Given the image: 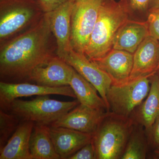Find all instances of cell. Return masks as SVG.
Listing matches in <instances>:
<instances>
[{
    "label": "cell",
    "mask_w": 159,
    "mask_h": 159,
    "mask_svg": "<svg viewBox=\"0 0 159 159\" xmlns=\"http://www.w3.org/2000/svg\"><path fill=\"white\" fill-rule=\"evenodd\" d=\"M51 32L47 12L34 27L3 46L0 52L2 81L29 80L33 70L52 56L48 51Z\"/></svg>",
    "instance_id": "cell-1"
},
{
    "label": "cell",
    "mask_w": 159,
    "mask_h": 159,
    "mask_svg": "<svg viewBox=\"0 0 159 159\" xmlns=\"http://www.w3.org/2000/svg\"><path fill=\"white\" fill-rule=\"evenodd\" d=\"M128 17V10L125 5L114 0H104L84 52L89 59H99L112 49L115 35Z\"/></svg>",
    "instance_id": "cell-2"
},
{
    "label": "cell",
    "mask_w": 159,
    "mask_h": 159,
    "mask_svg": "<svg viewBox=\"0 0 159 159\" xmlns=\"http://www.w3.org/2000/svg\"><path fill=\"white\" fill-rule=\"evenodd\" d=\"M134 122L132 119L107 112L92 134L96 159H121Z\"/></svg>",
    "instance_id": "cell-3"
},
{
    "label": "cell",
    "mask_w": 159,
    "mask_h": 159,
    "mask_svg": "<svg viewBox=\"0 0 159 159\" xmlns=\"http://www.w3.org/2000/svg\"><path fill=\"white\" fill-rule=\"evenodd\" d=\"M79 103L78 100L59 101L51 99L48 95H43L30 100L15 99L8 112L17 117L21 122L51 125Z\"/></svg>",
    "instance_id": "cell-4"
},
{
    "label": "cell",
    "mask_w": 159,
    "mask_h": 159,
    "mask_svg": "<svg viewBox=\"0 0 159 159\" xmlns=\"http://www.w3.org/2000/svg\"><path fill=\"white\" fill-rule=\"evenodd\" d=\"M150 84L149 77H142L120 85L112 84L107 95L108 111L129 118L148 96Z\"/></svg>",
    "instance_id": "cell-5"
},
{
    "label": "cell",
    "mask_w": 159,
    "mask_h": 159,
    "mask_svg": "<svg viewBox=\"0 0 159 159\" xmlns=\"http://www.w3.org/2000/svg\"><path fill=\"white\" fill-rule=\"evenodd\" d=\"M104 0H75L71 15L70 42L84 54Z\"/></svg>",
    "instance_id": "cell-6"
},
{
    "label": "cell",
    "mask_w": 159,
    "mask_h": 159,
    "mask_svg": "<svg viewBox=\"0 0 159 159\" xmlns=\"http://www.w3.org/2000/svg\"><path fill=\"white\" fill-rule=\"evenodd\" d=\"M33 4L29 0H4L1 2V40L19 31L34 18L35 11Z\"/></svg>",
    "instance_id": "cell-7"
},
{
    "label": "cell",
    "mask_w": 159,
    "mask_h": 159,
    "mask_svg": "<svg viewBox=\"0 0 159 159\" xmlns=\"http://www.w3.org/2000/svg\"><path fill=\"white\" fill-rule=\"evenodd\" d=\"M58 95L76 98L70 86L49 87L29 83L0 82V110L8 111L11 102L20 97Z\"/></svg>",
    "instance_id": "cell-8"
},
{
    "label": "cell",
    "mask_w": 159,
    "mask_h": 159,
    "mask_svg": "<svg viewBox=\"0 0 159 159\" xmlns=\"http://www.w3.org/2000/svg\"><path fill=\"white\" fill-rule=\"evenodd\" d=\"M62 59L96 89L105 102L108 111L107 95L112 85L111 80L108 75L84 53L77 52L73 48Z\"/></svg>",
    "instance_id": "cell-9"
},
{
    "label": "cell",
    "mask_w": 159,
    "mask_h": 159,
    "mask_svg": "<svg viewBox=\"0 0 159 159\" xmlns=\"http://www.w3.org/2000/svg\"><path fill=\"white\" fill-rule=\"evenodd\" d=\"M74 69L58 56H51L33 70L29 80L49 87L70 86Z\"/></svg>",
    "instance_id": "cell-10"
},
{
    "label": "cell",
    "mask_w": 159,
    "mask_h": 159,
    "mask_svg": "<svg viewBox=\"0 0 159 159\" xmlns=\"http://www.w3.org/2000/svg\"><path fill=\"white\" fill-rule=\"evenodd\" d=\"M107 112L79 103L51 125L66 127L93 134L97 130Z\"/></svg>",
    "instance_id": "cell-11"
},
{
    "label": "cell",
    "mask_w": 159,
    "mask_h": 159,
    "mask_svg": "<svg viewBox=\"0 0 159 159\" xmlns=\"http://www.w3.org/2000/svg\"><path fill=\"white\" fill-rule=\"evenodd\" d=\"M75 0H69L49 14L51 32L56 38L57 55L62 58L72 47L70 42L71 15Z\"/></svg>",
    "instance_id": "cell-12"
},
{
    "label": "cell",
    "mask_w": 159,
    "mask_h": 159,
    "mask_svg": "<svg viewBox=\"0 0 159 159\" xmlns=\"http://www.w3.org/2000/svg\"><path fill=\"white\" fill-rule=\"evenodd\" d=\"M133 54L112 49L105 56L91 60L104 71L113 85H120L128 81L133 66Z\"/></svg>",
    "instance_id": "cell-13"
},
{
    "label": "cell",
    "mask_w": 159,
    "mask_h": 159,
    "mask_svg": "<svg viewBox=\"0 0 159 159\" xmlns=\"http://www.w3.org/2000/svg\"><path fill=\"white\" fill-rule=\"evenodd\" d=\"M133 66L129 79L150 77L157 73L159 65V41L150 35L133 54Z\"/></svg>",
    "instance_id": "cell-14"
},
{
    "label": "cell",
    "mask_w": 159,
    "mask_h": 159,
    "mask_svg": "<svg viewBox=\"0 0 159 159\" xmlns=\"http://www.w3.org/2000/svg\"><path fill=\"white\" fill-rule=\"evenodd\" d=\"M54 148L61 159H68L80 149L92 142V134L60 126H49Z\"/></svg>",
    "instance_id": "cell-15"
},
{
    "label": "cell",
    "mask_w": 159,
    "mask_h": 159,
    "mask_svg": "<svg viewBox=\"0 0 159 159\" xmlns=\"http://www.w3.org/2000/svg\"><path fill=\"white\" fill-rule=\"evenodd\" d=\"M149 35L147 22L128 19L116 33L113 41L112 49L134 54Z\"/></svg>",
    "instance_id": "cell-16"
},
{
    "label": "cell",
    "mask_w": 159,
    "mask_h": 159,
    "mask_svg": "<svg viewBox=\"0 0 159 159\" xmlns=\"http://www.w3.org/2000/svg\"><path fill=\"white\" fill-rule=\"evenodd\" d=\"M34 125L31 121L21 122L18 127L0 150V159H32L29 143Z\"/></svg>",
    "instance_id": "cell-17"
},
{
    "label": "cell",
    "mask_w": 159,
    "mask_h": 159,
    "mask_svg": "<svg viewBox=\"0 0 159 159\" xmlns=\"http://www.w3.org/2000/svg\"><path fill=\"white\" fill-rule=\"evenodd\" d=\"M150 88L148 96L130 117L134 122L147 131L159 117V77L155 74L149 77Z\"/></svg>",
    "instance_id": "cell-18"
},
{
    "label": "cell",
    "mask_w": 159,
    "mask_h": 159,
    "mask_svg": "<svg viewBox=\"0 0 159 159\" xmlns=\"http://www.w3.org/2000/svg\"><path fill=\"white\" fill-rule=\"evenodd\" d=\"M49 126L34 123L29 143L32 159H61L51 139Z\"/></svg>",
    "instance_id": "cell-19"
},
{
    "label": "cell",
    "mask_w": 159,
    "mask_h": 159,
    "mask_svg": "<svg viewBox=\"0 0 159 159\" xmlns=\"http://www.w3.org/2000/svg\"><path fill=\"white\" fill-rule=\"evenodd\" d=\"M70 86L80 104L91 108L108 111L105 102L97 94L96 89L75 70Z\"/></svg>",
    "instance_id": "cell-20"
},
{
    "label": "cell",
    "mask_w": 159,
    "mask_h": 159,
    "mask_svg": "<svg viewBox=\"0 0 159 159\" xmlns=\"http://www.w3.org/2000/svg\"><path fill=\"white\" fill-rule=\"evenodd\" d=\"M148 146L145 128L135 123L121 159H146Z\"/></svg>",
    "instance_id": "cell-21"
},
{
    "label": "cell",
    "mask_w": 159,
    "mask_h": 159,
    "mask_svg": "<svg viewBox=\"0 0 159 159\" xmlns=\"http://www.w3.org/2000/svg\"><path fill=\"white\" fill-rule=\"evenodd\" d=\"M20 122L13 114L0 110V150L6 145Z\"/></svg>",
    "instance_id": "cell-22"
},
{
    "label": "cell",
    "mask_w": 159,
    "mask_h": 159,
    "mask_svg": "<svg viewBox=\"0 0 159 159\" xmlns=\"http://www.w3.org/2000/svg\"><path fill=\"white\" fill-rule=\"evenodd\" d=\"M146 22L149 35L159 41V7L150 8Z\"/></svg>",
    "instance_id": "cell-23"
},
{
    "label": "cell",
    "mask_w": 159,
    "mask_h": 159,
    "mask_svg": "<svg viewBox=\"0 0 159 159\" xmlns=\"http://www.w3.org/2000/svg\"><path fill=\"white\" fill-rule=\"evenodd\" d=\"M148 145L154 151L159 149V117L156 120L151 127L145 131Z\"/></svg>",
    "instance_id": "cell-24"
},
{
    "label": "cell",
    "mask_w": 159,
    "mask_h": 159,
    "mask_svg": "<svg viewBox=\"0 0 159 159\" xmlns=\"http://www.w3.org/2000/svg\"><path fill=\"white\" fill-rule=\"evenodd\" d=\"M68 159H96L95 150L92 142L80 149Z\"/></svg>",
    "instance_id": "cell-25"
},
{
    "label": "cell",
    "mask_w": 159,
    "mask_h": 159,
    "mask_svg": "<svg viewBox=\"0 0 159 159\" xmlns=\"http://www.w3.org/2000/svg\"><path fill=\"white\" fill-rule=\"evenodd\" d=\"M41 9L45 13L51 12L69 0H38Z\"/></svg>",
    "instance_id": "cell-26"
},
{
    "label": "cell",
    "mask_w": 159,
    "mask_h": 159,
    "mask_svg": "<svg viewBox=\"0 0 159 159\" xmlns=\"http://www.w3.org/2000/svg\"><path fill=\"white\" fill-rule=\"evenodd\" d=\"M151 0H130V6L137 11H144L150 4Z\"/></svg>",
    "instance_id": "cell-27"
},
{
    "label": "cell",
    "mask_w": 159,
    "mask_h": 159,
    "mask_svg": "<svg viewBox=\"0 0 159 159\" xmlns=\"http://www.w3.org/2000/svg\"><path fill=\"white\" fill-rule=\"evenodd\" d=\"M150 4L151 8H159V0H151Z\"/></svg>",
    "instance_id": "cell-28"
},
{
    "label": "cell",
    "mask_w": 159,
    "mask_h": 159,
    "mask_svg": "<svg viewBox=\"0 0 159 159\" xmlns=\"http://www.w3.org/2000/svg\"><path fill=\"white\" fill-rule=\"evenodd\" d=\"M154 153L157 157H159V150L154 151Z\"/></svg>",
    "instance_id": "cell-29"
},
{
    "label": "cell",
    "mask_w": 159,
    "mask_h": 159,
    "mask_svg": "<svg viewBox=\"0 0 159 159\" xmlns=\"http://www.w3.org/2000/svg\"><path fill=\"white\" fill-rule=\"evenodd\" d=\"M157 74L158 75L159 77V65L158 69L157 72Z\"/></svg>",
    "instance_id": "cell-30"
}]
</instances>
